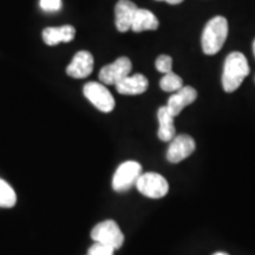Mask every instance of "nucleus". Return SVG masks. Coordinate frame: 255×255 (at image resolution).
Returning a JSON list of instances; mask_svg holds the SVG:
<instances>
[{
    "label": "nucleus",
    "mask_w": 255,
    "mask_h": 255,
    "mask_svg": "<svg viewBox=\"0 0 255 255\" xmlns=\"http://www.w3.org/2000/svg\"><path fill=\"white\" fill-rule=\"evenodd\" d=\"M157 1H163V0H157Z\"/></svg>",
    "instance_id": "obj_24"
},
{
    "label": "nucleus",
    "mask_w": 255,
    "mask_h": 255,
    "mask_svg": "<svg viewBox=\"0 0 255 255\" xmlns=\"http://www.w3.org/2000/svg\"><path fill=\"white\" fill-rule=\"evenodd\" d=\"M91 239L98 244L107 245L113 247L115 251L123 246L124 234L120 226L114 220H105L96 225L91 231Z\"/></svg>",
    "instance_id": "obj_3"
},
{
    "label": "nucleus",
    "mask_w": 255,
    "mask_h": 255,
    "mask_svg": "<svg viewBox=\"0 0 255 255\" xmlns=\"http://www.w3.org/2000/svg\"><path fill=\"white\" fill-rule=\"evenodd\" d=\"M76 36L75 27L64 25L59 27H46L43 31V40L47 45L53 46L59 43H69Z\"/></svg>",
    "instance_id": "obj_13"
},
{
    "label": "nucleus",
    "mask_w": 255,
    "mask_h": 255,
    "mask_svg": "<svg viewBox=\"0 0 255 255\" xmlns=\"http://www.w3.org/2000/svg\"><path fill=\"white\" fill-rule=\"evenodd\" d=\"M87 255H88V254H87Z\"/></svg>",
    "instance_id": "obj_25"
},
{
    "label": "nucleus",
    "mask_w": 255,
    "mask_h": 255,
    "mask_svg": "<svg viewBox=\"0 0 255 255\" xmlns=\"http://www.w3.org/2000/svg\"><path fill=\"white\" fill-rule=\"evenodd\" d=\"M156 70L161 73H168L171 71V66H173V58L168 55H161L157 57L155 62Z\"/></svg>",
    "instance_id": "obj_18"
},
{
    "label": "nucleus",
    "mask_w": 255,
    "mask_h": 255,
    "mask_svg": "<svg viewBox=\"0 0 255 255\" xmlns=\"http://www.w3.org/2000/svg\"><path fill=\"white\" fill-rule=\"evenodd\" d=\"M164 1H167L168 4H171V5H177V4H181L183 0H164Z\"/></svg>",
    "instance_id": "obj_21"
},
{
    "label": "nucleus",
    "mask_w": 255,
    "mask_h": 255,
    "mask_svg": "<svg viewBox=\"0 0 255 255\" xmlns=\"http://www.w3.org/2000/svg\"><path fill=\"white\" fill-rule=\"evenodd\" d=\"M250 65L244 53H229L223 64L222 87L226 92H234L240 88L244 79L250 75Z\"/></svg>",
    "instance_id": "obj_1"
},
{
    "label": "nucleus",
    "mask_w": 255,
    "mask_h": 255,
    "mask_svg": "<svg viewBox=\"0 0 255 255\" xmlns=\"http://www.w3.org/2000/svg\"><path fill=\"white\" fill-rule=\"evenodd\" d=\"M88 255H115V250L113 247L107 246V245L95 242V244L89 248Z\"/></svg>",
    "instance_id": "obj_19"
},
{
    "label": "nucleus",
    "mask_w": 255,
    "mask_h": 255,
    "mask_svg": "<svg viewBox=\"0 0 255 255\" xmlns=\"http://www.w3.org/2000/svg\"><path fill=\"white\" fill-rule=\"evenodd\" d=\"M183 87V81L173 71L165 73L159 81V88L165 92H175Z\"/></svg>",
    "instance_id": "obj_17"
},
{
    "label": "nucleus",
    "mask_w": 255,
    "mask_h": 255,
    "mask_svg": "<svg viewBox=\"0 0 255 255\" xmlns=\"http://www.w3.org/2000/svg\"><path fill=\"white\" fill-rule=\"evenodd\" d=\"M158 25L159 23L157 18L152 12L145 8H138L136 11L130 30H132L133 32L155 31L158 28Z\"/></svg>",
    "instance_id": "obj_15"
},
{
    "label": "nucleus",
    "mask_w": 255,
    "mask_h": 255,
    "mask_svg": "<svg viewBox=\"0 0 255 255\" xmlns=\"http://www.w3.org/2000/svg\"><path fill=\"white\" fill-rule=\"evenodd\" d=\"M195 141L191 136L186 135V133L175 136L169 144L167 159L170 163H180L183 159L189 157L195 151Z\"/></svg>",
    "instance_id": "obj_8"
},
{
    "label": "nucleus",
    "mask_w": 255,
    "mask_h": 255,
    "mask_svg": "<svg viewBox=\"0 0 255 255\" xmlns=\"http://www.w3.org/2000/svg\"><path fill=\"white\" fill-rule=\"evenodd\" d=\"M253 52H254V56H255V39L253 41Z\"/></svg>",
    "instance_id": "obj_23"
},
{
    "label": "nucleus",
    "mask_w": 255,
    "mask_h": 255,
    "mask_svg": "<svg viewBox=\"0 0 255 255\" xmlns=\"http://www.w3.org/2000/svg\"><path fill=\"white\" fill-rule=\"evenodd\" d=\"M148 78L142 73H135L132 76H127L116 84V90L121 95H141L148 90Z\"/></svg>",
    "instance_id": "obj_12"
},
{
    "label": "nucleus",
    "mask_w": 255,
    "mask_h": 255,
    "mask_svg": "<svg viewBox=\"0 0 255 255\" xmlns=\"http://www.w3.org/2000/svg\"><path fill=\"white\" fill-rule=\"evenodd\" d=\"M40 7L46 12H55L62 7V0H40Z\"/></svg>",
    "instance_id": "obj_20"
},
{
    "label": "nucleus",
    "mask_w": 255,
    "mask_h": 255,
    "mask_svg": "<svg viewBox=\"0 0 255 255\" xmlns=\"http://www.w3.org/2000/svg\"><path fill=\"white\" fill-rule=\"evenodd\" d=\"M94 70V57L89 51H79L73 56L71 63L66 68V73L72 78H85Z\"/></svg>",
    "instance_id": "obj_9"
},
{
    "label": "nucleus",
    "mask_w": 255,
    "mask_h": 255,
    "mask_svg": "<svg viewBox=\"0 0 255 255\" xmlns=\"http://www.w3.org/2000/svg\"><path fill=\"white\" fill-rule=\"evenodd\" d=\"M197 98V91L191 87H182L176 94L171 95L168 100V104L165 105L169 114L173 117H176L181 114L184 108L193 104Z\"/></svg>",
    "instance_id": "obj_10"
},
{
    "label": "nucleus",
    "mask_w": 255,
    "mask_h": 255,
    "mask_svg": "<svg viewBox=\"0 0 255 255\" xmlns=\"http://www.w3.org/2000/svg\"><path fill=\"white\" fill-rule=\"evenodd\" d=\"M142 174V165L136 161H127L117 168L113 177V188L117 193L128 191L135 186Z\"/></svg>",
    "instance_id": "obj_5"
},
{
    "label": "nucleus",
    "mask_w": 255,
    "mask_h": 255,
    "mask_svg": "<svg viewBox=\"0 0 255 255\" xmlns=\"http://www.w3.org/2000/svg\"><path fill=\"white\" fill-rule=\"evenodd\" d=\"M158 131L157 136L161 141L170 142L176 135V129L174 126V117L169 114L167 107H161L157 111Z\"/></svg>",
    "instance_id": "obj_14"
},
{
    "label": "nucleus",
    "mask_w": 255,
    "mask_h": 255,
    "mask_svg": "<svg viewBox=\"0 0 255 255\" xmlns=\"http://www.w3.org/2000/svg\"><path fill=\"white\" fill-rule=\"evenodd\" d=\"M138 9L135 2L130 0H120L115 6V24L120 32H127L131 28L136 11Z\"/></svg>",
    "instance_id": "obj_11"
},
{
    "label": "nucleus",
    "mask_w": 255,
    "mask_h": 255,
    "mask_svg": "<svg viewBox=\"0 0 255 255\" xmlns=\"http://www.w3.org/2000/svg\"><path fill=\"white\" fill-rule=\"evenodd\" d=\"M17 203V195L7 182L0 178V207L12 208Z\"/></svg>",
    "instance_id": "obj_16"
},
{
    "label": "nucleus",
    "mask_w": 255,
    "mask_h": 255,
    "mask_svg": "<svg viewBox=\"0 0 255 255\" xmlns=\"http://www.w3.org/2000/svg\"><path fill=\"white\" fill-rule=\"evenodd\" d=\"M213 255H229V254L223 253V252H218V253H215V254H213Z\"/></svg>",
    "instance_id": "obj_22"
},
{
    "label": "nucleus",
    "mask_w": 255,
    "mask_h": 255,
    "mask_svg": "<svg viewBox=\"0 0 255 255\" xmlns=\"http://www.w3.org/2000/svg\"><path fill=\"white\" fill-rule=\"evenodd\" d=\"M132 64L128 57H120L114 63L105 65L100 71V81L107 85H116L117 83L129 76Z\"/></svg>",
    "instance_id": "obj_7"
},
{
    "label": "nucleus",
    "mask_w": 255,
    "mask_h": 255,
    "mask_svg": "<svg viewBox=\"0 0 255 255\" xmlns=\"http://www.w3.org/2000/svg\"><path fill=\"white\" fill-rule=\"evenodd\" d=\"M135 186L142 195L149 199H162L169 191L168 181L157 173L141 174Z\"/></svg>",
    "instance_id": "obj_4"
},
{
    "label": "nucleus",
    "mask_w": 255,
    "mask_h": 255,
    "mask_svg": "<svg viewBox=\"0 0 255 255\" xmlns=\"http://www.w3.org/2000/svg\"><path fill=\"white\" fill-rule=\"evenodd\" d=\"M84 96L91 102L94 107L102 113H111L115 108V100L107 87L97 82H89L83 88Z\"/></svg>",
    "instance_id": "obj_6"
},
{
    "label": "nucleus",
    "mask_w": 255,
    "mask_h": 255,
    "mask_svg": "<svg viewBox=\"0 0 255 255\" xmlns=\"http://www.w3.org/2000/svg\"><path fill=\"white\" fill-rule=\"evenodd\" d=\"M228 36V21L222 15H216L206 24L202 32V50L206 55H216L222 49Z\"/></svg>",
    "instance_id": "obj_2"
}]
</instances>
